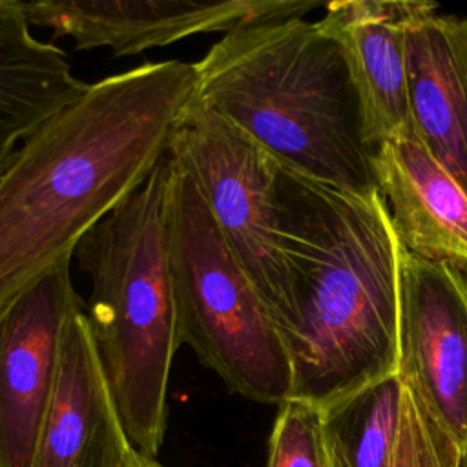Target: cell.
<instances>
[{"mask_svg": "<svg viewBox=\"0 0 467 467\" xmlns=\"http://www.w3.org/2000/svg\"><path fill=\"white\" fill-rule=\"evenodd\" d=\"M405 51L414 131L467 190V18L416 2Z\"/></svg>", "mask_w": 467, "mask_h": 467, "instance_id": "7c38bea8", "label": "cell"}, {"mask_svg": "<svg viewBox=\"0 0 467 467\" xmlns=\"http://www.w3.org/2000/svg\"><path fill=\"white\" fill-rule=\"evenodd\" d=\"M193 62H144L91 82L0 175V314L137 190L193 100Z\"/></svg>", "mask_w": 467, "mask_h": 467, "instance_id": "6da1fadb", "label": "cell"}, {"mask_svg": "<svg viewBox=\"0 0 467 467\" xmlns=\"http://www.w3.org/2000/svg\"><path fill=\"white\" fill-rule=\"evenodd\" d=\"M131 467H164L162 463H159L157 460H150V458H139Z\"/></svg>", "mask_w": 467, "mask_h": 467, "instance_id": "ac0fdd59", "label": "cell"}, {"mask_svg": "<svg viewBox=\"0 0 467 467\" xmlns=\"http://www.w3.org/2000/svg\"><path fill=\"white\" fill-rule=\"evenodd\" d=\"M193 64V100L281 164L330 188L378 193L354 82L317 20L239 27Z\"/></svg>", "mask_w": 467, "mask_h": 467, "instance_id": "3957f363", "label": "cell"}, {"mask_svg": "<svg viewBox=\"0 0 467 467\" xmlns=\"http://www.w3.org/2000/svg\"><path fill=\"white\" fill-rule=\"evenodd\" d=\"M88 86L62 49L33 35L20 0H0V175L20 144Z\"/></svg>", "mask_w": 467, "mask_h": 467, "instance_id": "5bb4252c", "label": "cell"}, {"mask_svg": "<svg viewBox=\"0 0 467 467\" xmlns=\"http://www.w3.org/2000/svg\"><path fill=\"white\" fill-rule=\"evenodd\" d=\"M458 445L429 418L421 403L403 385L401 420L389 467H458Z\"/></svg>", "mask_w": 467, "mask_h": 467, "instance_id": "e0dca14e", "label": "cell"}, {"mask_svg": "<svg viewBox=\"0 0 467 467\" xmlns=\"http://www.w3.org/2000/svg\"><path fill=\"white\" fill-rule=\"evenodd\" d=\"M458 467H467V447L460 452V465Z\"/></svg>", "mask_w": 467, "mask_h": 467, "instance_id": "d6986e66", "label": "cell"}, {"mask_svg": "<svg viewBox=\"0 0 467 467\" xmlns=\"http://www.w3.org/2000/svg\"><path fill=\"white\" fill-rule=\"evenodd\" d=\"M416 2L345 0L327 4L317 26L332 36L354 82L372 150L414 131L407 91V20Z\"/></svg>", "mask_w": 467, "mask_h": 467, "instance_id": "4fadbf2b", "label": "cell"}, {"mask_svg": "<svg viewBox=\"0 0 467 467\" xmlns=\"http://www.w3.org/2000/svg\"><path fill=\"white\" fill-rule=\"evenodd\" d=\"M401 401L403 381L392 374L323 409L328 467H389Z\"/></svg>", "mask_w": 467, "mask_h": 467, "instance_id": "9a60e30c", "label": "cell"}, {"mask_svg": "<svg viewBox=\"0 0 467 467\" xmlns=\"http://www.w3.org/2000/svg\"><path fill=\"white\" fill-rule=\"evenodd\" d=\"M398 376L467 447V272L400 250Z\"/></svg>", "mask_w": 467, "mask_h": 467, "instance_id": "52a82bcc", "label": "cell"}, {"mask_svg": "<svg viewBox=\"0 0 467 467\" xmlns=\"http://www.w3.org/2000/svg\"><path fill=\"white\" fill-rule=\"evenodd\" d=\"M292 396L321 410L398 374L400 250L379 197L288 168Z\"/></svg>", "mask_w": 467, "mask_h": 467, "instance_id": "7a4b0ae2", "label": "cell"}, {"mask_svg": "<svg viewBox=\"0 0 467 467\" xmlns=\"http://www.w3.org/2000/svg\"><path fill=\"white\" fill-rule=\"evenodd\" d=\"M372 170L400 244L467 272V190L416 131L383 140L374 150Z\"/></svg>", "mask_w": 467, "mask_h": 467, "instance_id": "8fae6325", "label": "cell"}, {"mask_svg": "<svg viewBox=\"0 0 467 467\" xmlns=\"http://www.w3.org/2000/svg\"><path fill=\"white\" fill-rule=\"evenodd\" d=\"M171 151L190 168L228 248L286 343L296 323L288 168L195 100L182 115Z\"/></svg>", "mask_w": 467, "mask_h": 467, "instance_id": "8992f818", "label": "cell"}, {"mask_svg": "<svg viewBox=\"0 0 467 467\" xmlns=\"http://www.w3.org/2000/svg\"><path fill=\"white\" fill-rule=\"evenodd\" d=\"M80 306L66 259L0 314V467L35 465L64 328Z\"/></svg>", "mask_w": 467, "mask_h": 467, "instance_id": "9c48e42d", "label": "cell"}, {"mask_svg": "<svg viewBox=\"0 0 467 467\" xmlns=\"http://www.w3.org/2000/svg\"><path fill=\"white\" fill-rule=\"evenodd\" d=\"M164 199L166 157L73 255L89 281L84 314L111 400L131 447L150 460L164 443L170 370L181 347Z\"/></svg>", "mask_w": 467, "mask_h": 467, "instance_id": "277c9868", "label": "cell"}, {"mask_svg": "<svg viewBox=\"0 0 467 467\" xmlns=\"http://www.w3.org/2000/svg\"><path fill=\"white\" fill-rule=\"evenodd\" d=\"M265 467H328L319 407L296 398L279 405Z\"/></svg>", "mask_w": 467, "mask_h": 467, "instance_id": "2e32d148", "label": "cell"}, {"mask_svg": "<svg viewBox=\"0 0 467 467\" xmlns=\"http://www.w3.org/2000/svg\"><path fill=\"white\" fill-rule=\"evenodd\" d=\"M316 0H35L22 2L31 27L71 38L77 49H109L131 57L177 40L230 33L266 22L305 18Z\"/></svg>", "mask_w": 467, "mask_h": 467, "instance_id": "ba28073f", "label": "cell"}, {"mask_svg": "<svg viewBox=\"0 0 467 467\" xmlns=\"http://www.w3.org/2000/svg\"><path fill=\"white\" fill-rule=\"evenodd\" d=\"M164 221L179 343L188 345L230 392L279 407L292 396L285 337L171 146Z\"/></svg>", "mask_w": 467, "mask_h": 467, "instance_id": "5b68a950", "label": "cell"}, {"mask_svg": "<svg viewBox=\"0 0 467 467\" xmlns=\"http://www.w3.org/2000/svg\"><path fill=\"white\" fill-rule=\"evenodd\" d=\"M139 458L120 423L80 306L64 328L33 467H131Z\"/></svg>", "mask_w": 467, "mask_h": 467, "instance_id": "30bf717a", "label": "cell"}]
</instances>
